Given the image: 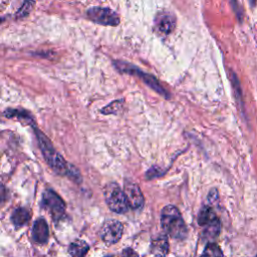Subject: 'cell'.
Instances as JSON below:
<instances>
[{
  "label": "cell",
  "instance_id": "cell-1",
  "mask_svg": "<svg viewBox=\"0 0 257 257\" xmlns=\"http://www.w3.org/2000/svg\"><path fill=\"white\" fill-rule=\"evenodd\" d=\"M161 224L163 230L173 238L183 239L187 234L185 222L179 210L173 205H168L162 210Z\"/></svg>",
  "mask_w": 257,
  "mask_h": 257
},
{
  "label": "cell",
  "instance_id": "cell-2",
  "mask_svg": "<svg viewBox=\"0 0 257 257\" xmlns=\"http://www.w3.org/2000/svg\"><path fill=\"white\" fill-rule=\"evenodd\" d=\"M34 127V132L36 135V138L38 140L39 148L42 152V155L48 165L57 173L60 175H66V171L68 168V165L61 155H59L53 148L50 140L37 127Z\"/></svg>",
  "mask_w": 257,
  "mask_h": 257
},
{
  "label": "cell",
  "instance_id": "cell-3",
  "mask_svg": "<svg viewBox=\"0 0 257 257\" xmlns=\"http://www.w3.org/2000/svg\"><path fill=\"white\" fill-rule=\"evenodd\" d=\"M114 65L115 67L123 72V73H127V74H135V75H138L140 78H142V80L148 85L150 86L152 89H154L156 92H158L159 94L163 95L164 97L168 98L170 95L168 93V91L162 86V84L160 83V81L152 74H149V73H146L142 70H140L138 67L127 63V62H123V61H119V60H116L114 61Z\"/></svg>",
  "mask_w": 257,
  "mask_h": 257
},
{
  "label": "cell",
  "instance_id": "cell-4",
  "mask_svg": "<svg viewBox=\"0 0 257 257\" xmlns=\"http://www.w3.org/2000/svg\"><path fill=\"white\" fill-rule=\"evenodd\" d=\"M104 198L108 208L115 213L122 214L127 211L128 203L125 195L115 183H109L104 188Z\"/></svg>",
  "mask_w": 257,
  "mask_h": 257
},
{
  "label": "cell",
  "instance_id": "cell-5",
  "mask_svg": "<svg viewBox=\"0 0 257 257\" xmlns=\"http://www.w3.org/2000/svg\"><path fill=\"white\" fill-rule=\"evenodd\" d=\"M89 20L94 23L106 26H116L119 24V16L109 8L94 6L86 11Z\"/></svg>",
  "mask_w": 257,
  "mask_h": 257
},
{
  "label": "cell",
  "instance_id": "cell-6",
  "mask_svg": "<svg viewBox=\"0 0 257 257\" xmlns=\"http://www.w3.org/2000/svg\"><path fill=\"white\" fill-rule=\"evenodd\" d=\"M42 202L44 207L49 211L53 218L59 219L64 213L65 205L62 199L53 191L46 190L42 196Z\"/></svg>",
  "mask_w": 257,
  "mask_h": 257
},
{
  "label": "cell",
  "instance_id": "cell-7",
  "mask_svg": "<svg viewBox=\"0 0 257 257\" xmlns=\"http://www.w3.org/2000/svg\"><path fill=\"white\" fill-rule=\"evenodd\" d=\"M122 231L123 228L119 221L108 220L102 225L100 229V236L106 244H114L121 238Z\"/></svg>",
  "mask_w": 257,
  "mask_h": 257
},
{
  "label": "cell",
  "instance_id": "cell-8",
  "mask_svg": "<svg viewBox=\"0 0 257 257\" xmlns=\"http://www.w3.org/2000/svg\"><path fill=\"white\" fill-rule=\"evenodd\" d=\"M176 26V18L175 16L167 11H163L158 13L155 18V28L158 33L162 35L170 34Z\"/></svg>",
  "mask_w": 257,
  "mask_h": 257
},
{
  "label": "cell",
  "instance_id": "cell-9",
  "mask_svg": "<svg viewBox=\"0 0 257 257\" xmlns=\"http://www.w3.org/2000/svg\"><path fill=\"white\" fill-rule=\"evenodd\" d=\"M128 206L133 209L142 208L144 205V196L139 188V186L133 182L126 181L124 184V191H123Z\"/></svg>",
  "mask_w": 257,
  "mask_h": 257
},
{
  "label": "cell",
  "instance_id": "cell-10",
  "mask_svg": "<svg viewBox=\"0 0 257 257\" xmlns=\"http://www.w3.org/2000/svg\"><path fill=\"white\" fill-rule=\"evenodd\" d=\"M49 236L48 225L43 219H38L32 229V237L35 242L37 243H45Z\"/></svg>",
  "mask_w": 257,
  "mask_h": 257
},
{
  "label": "cell",
  "instance_id": "cell-11",
  "mask_svg": "<svg viewBox=\"0 0 257 257\" xmlns=\"http://www.w3.org/2000/svg\"><path fill=\"white\" fill-rule=\"evenodd\" d=\"M152 253L156 257H165L169 251V243L166 235H159L152 241Z\"/></svg>",
  "mask_w": 257,
  "mask_h": 257
},
{
  "label": "cell",
  "instance_id": "cell-12",
  "mask_svg": "<svg viewBox=\"0 0 257 257\" xmlns=\"http://www.w3.org/2000/svg\"><path fill=\"white\" fill-rule=\"evenodd\" d=\"M218 218L216 216V214L214 213V211L209 208V207H204L200 213H199V217H198V223L200 226L203 227H207L213 223L218 222Z\"/></svg>",
  "mask_w": 257,
  "mask_h": 257
},
{
  "label": "cell",
  "instance_id": "cell-13",
  "mask_svg": "<svg viewBox=\"0 0 257 257\" xmlns=\"http://www.w3.org/2000/svg\"><path fill=\"white\" fill-rule=\"evenodd\" d=\"M89 247L86 242L82 240H76L69 245L68 252L71 257H84Z\"/></svg>",
  "mask_w": 257,
  "mask_h": 257
},
{
  "label": "cell",
  "instance_id": "cell-14",
  "mask_svg": "<svg viewBox=\"0 0 257 257\" xmlns=\"http://www.w3.org/2000/svg\"><path fill=\"white\" fill-rule=\"evenodd\" d=\"M5 115H6V117H17L20 120L25 119L32 126L34 125V122L32 120V117H31L30 113L27 112L26 110H23V109H7L5 111Z\"/></svg>",
  "mask_w": 257,
  "mask_h": 257
},
{
  "label": "cell",
  "instance_id": "cell-15",
  "mask_svg": "<svg viewBox=\"0 0 257 257\" xmlns=\"http://www.w3.org/2000/svg\"><path fill=\"white\" fill-rule=\"evenodd\" d=\"M29 220V213L24 208H17L12 214V222L16 226H22Z\"/></svg>",
  "mask_w": 257,
  "mask_h": 257
},
{
  "label": "cell",
  "instance_id": "cell-16",
  "mask_svg": "<svg viewBox=\"0 0 257 257\" xmlns=\"http://www.w3.org/2000/svg\"><path fill=\"white\" fill-rule=\"evenodd\" d=\"M123 99H116L111 101L110 103H108L107 105H105L102 109H101V113L102 114H112V113H116L119 110H121L122 106H123Z\"/></svg>",
  "mask_w": 257,
  "mask_h": 257
},
{
  "label": "cell",
  "instance_id": "cell-17",
  "mask_svg": "<svg viewBox=\"0 0 257 257\" xmlns=\"http://www.w3.org/2000/svg\"><path fill=\"white\" fill-rule=\"evenodd\" d=\"M231 81H232V86H233V90H234V94H235V97L238 101V103L240 105H242L243 107V96H242V89H241V85H240V82L236 76V74L234 72L231 73Z\"/></svg>",
  "mask_w": 257,
  "mask_h": 257
},
{
  "label": "cell",
  "instance_id": "cell-18",
  "mask_svg": "<svg viewBox=\"0 0 257 257\" xmlns=\"http://www.w3.org/2000/svg\"><path fill=\"white\" fill-rule=\"evenodd\" d=\"M201 257H223V253L218 245L210 243L204 249Z\"/></svg>",
  "mask_w": 257,
  "mask_h": 257
},
{
  "label": "cell",
  "instance_id": "cell-19",
  "mask_svg": "<svg viewBox=\"0 0 257 257\" xmlns=\"http://www.w3.org/2000/svg\"><path fill=\"white\" fill-rule=\"evenodd\" d=\"M34 7V1L33 0H25L21 7L18 9L16 12V17L17 18H24L29 15L31 10Z\"/></svg>",
  "mask_w": 257,
  "mask_h": 257
},
{
  "label": "cell",
  "instance_id": "cell-20",
  "mask_svg": "<svg viewBox=\"0 0 257 257\" xmlns=\"http://www.w3.org/2000/svg\"><path fill=\"white\" fill-rule=\"evenodd\" d=\"M66 175L70 179H72L74 182H80V180H81L80 174H79L78 170L75 167H73L72 165H70V164L68 165V168H67V171H66Z\"/></svg>",
  "mask_w": 257,
  "mask_h": 257
},
{
  "label": "cell",
  "instance_id": "cell-21",
  "mask_svg": "<svg viewBox=\"0 0 257 257\" xmlns=\"http://www.w3.org/2000/svg\"><path fill=\"white\" fill-rule=\"evenodd\" d=\"M231 4H232V8H233L234 12L236 13L237 17L241 20L242 19V10H241V7L239 6V3L237 2V0H231Z\"/></svg>",
  "mask_w": 257,
  "mask_h": 257
},
{
  "label": "cell",
  "instance_id": "cell-22",
  "mask_svg": "<svg viewBox=\"0 0 257 257\" xmlns=\"http://www.w3.org/2000/svg\"><path fill=\"white\" fill-rule=\"evenodd\" d=\"M121 257H139L138 254L131 248H126L122 251V254H121Z\"/></svg>",
  "mask_w": 257,
  "mask_h": 257
},
{
  "label": "cell",
  "instance_id": "cell-23",
  "mask_svg": "<svg viewBox=\"0 0 257 257\" xmlns=\"http://www.w3.org/2000/svg\"><path fill=\"white\" fill-rule=\"evenodd\" d=\"M6 195H7L6 189L3 186H0V202H3L6 200Z\"/></svg>",
  "mask_w": 257,
  "mask_h": 257
},
{
  "label": "cell",
  "instance_id": "cell-24",
  "mask_svg": "<svg viewBox=\"0 0 257 257\" xmlns=\"http://www.w3.org/2000/svg\"><path fill=\"white\" fill-rule=\"evenodd\" d=\"M249 1H250V3H251V5H252V6H254V5H255L256 0H249Z\"/></svg>",
  "mask_w": 257,
  "mask_h": 257
},
{
  "label": "cell",
  "instance_id": "cell-25",
  "mask_svg": "<svg viewBox=\"0 0 257 257\" xmlns=\"http://www.w3.org/2000/svg\"><path fill=\"white\" fill-rule=\"evenodd\" d=\"M2 21H3V19H2V18H1V17H0V23H1V22H2Z\"/></svg>",
  "mask_w": 257,
  "mask_h": 257
},
{
  "label": "cell",
  "instance_id": "cell-26",
  "mask_svg": "<svg viewBox=\"0 0 257 257\" xmlns=\"http://www.w3.org/2000/svg\"><path fill=\"white\" fill-rule=\"evenodd\" d=\"M105 257H112V256H105Z\"/></svg>",
  "mask_w": 257,
  "mask_h": 257
}]
</instances>
